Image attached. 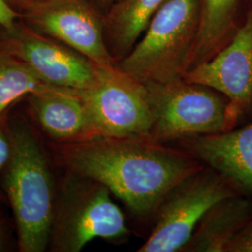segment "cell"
<instances>
[{
    "label": "cell",
    "instance_id": "obj_1",
    "mask_svg": "<svg viewBox=\"0 0 252 252\" xmlns=\"http://www.w3.org/2000/svg\"><path fill=\"white\" fill-rule=\"evenodd\" d=\"M47 145L56 166L99 181L138 218L153 217L175 185L205 167L182 148L146 136Z\"/></svg>",
    "mask_w": 252,
    "mask_h": 252
},
{
    "label": "cell",
    "instance_id": "obj_2",
    "mask_svg": "<svg viewBox=\"0 0 252 252\" xmlns=\"http://www.w3.org/2000/svg\"><path fill=\"white\" fill-rule=\"evenodd\" d=\"M13 108L6 120L10 154L2 188L13 214L19 252H43L49 249L58 181L55 163L31 118Z\"/></svg>",
    "mask_w": 252,
    "mask_h": 252
},
{
    "label": "cell",
    "instance_id": "obj_3",
    "mask_svg": "<svg viewBox=\"0 0 252 252\" xmlns=\"http://www.w3.org/2000/svg\"><path fill=\"white\" fill-rule=\"evenodd\" d=\"M57 181L49 249L80 252L96 238L122 241L130 231L112 193L99 181L63 170Z\"/></svg>",
    "mask_w": 252,
    "mask_h": 252
},
{
    "label": "cell",
    "instance_id": "obj_4",
    "mask_svg": "<svg viewBox=\"0 0 252 252\" xmlns=\"http://www.w3.org/2000/svg\"><path fill=\"white\" fill-rule=\"evenodd\" d=\"M200 0H167L116 65L144 83L183 79L198 34Z\"/></svg>",
    "mask_w": 252,
    "mask_h": 252
},
{
    "label": "cell",
    "instance_id": "obj_5",
    "mask_svg": "<svg viewBox=\"0 0 252 252\" xmlns=\"http://www.w3.org/2000/svg\"><path fill=\"white\" fill-rule=\"evenodd\" d=\"M145 84L153 117L149 138L166 144L229 131V100L220 92L184 79Z\"/></svg>",
    "mask_w": 252,
    "mask_h": 252
},
{
    "label": "cell",
    "instance_id": "obj_6",
    "mask_svg": "<svg viewBox=\"0 0 252 252\" xmlns=\"http://www.w3.org/2000/svg\"><path fill=\"white\" fill-rule=\"evenodd\" d=\"M237 194L208 166L185 178L157 207L153 230L137 252H180L207 210L221 199Z\"/></svg>",
    "mask_w": 252,
    "mask_h": 252
},
{
    "label": "cell",
    "instance_id": "obj_7",
    "mask_svg": "<svg viewBox=\"0 0 252 252\" xmlns=\"http://www.w3.org/2000/svg\"><path fill=\"white\" fill-rule=\"evenodd\" d=\"M98 136H146L153 125L148 87L117 65L100 66L93 85L78 91Z\"/></svg>",
    "mask_w": 252,
    "mask_h": 252
},
{
    "label": "cell",
    "instance_id": "obj_8",
    "mask_svg": "<svg viewBox=\"0 0 252 252\" xmlns=\"http://www.w3.org/2000/svg\"><path fill=\"white\" fill-rule=\"evenodd\" d=\"M21 21L83 54L100 66L115 65L104 37V14L91 0H37L19 9Z\"/></svg>",
    "mask_w": 252,
    "mask_h": 252
},
{
    "label": "cell",
    "instance_id": "obj_9",
    "mask_svg": "<svg viewBox=\"0 0 252 252\" xmlns=\"http://www.w3.org/2000/svg\"><path fill=\"white\" fill-rule=\"evenodd\" d=\"M184 80L206 85L229 100V131L252 120V9L229 43Z\"/></svg>",
    "mask_w": 252,
    "mask_h": 252
},
{
    "label": "cell",
    "instance_id": "obj_10",
    "mask_svg": "<svg viewBox=\"0 0 252 252\" xmlns=\"http://www.w3.org/2000/svg\"><path fill=\"white\" fill-rule=\"evenodd\" d=\"M0 36L48 85L82 91L94 82L97 64L72 48L34 31L21 20L11 32L0 31Z\"/></svg>",
    "mask_w": 252,
    "mask_h": 252
},
{
    "label": "cell",
    "instance_id": "obj_11",
    "mask_svg": "<svg viewBox=\"0 0 252 252\" xmlns=\"http://www.w3.org/2000/svg\"><path fill=\"white\" fill-rule=\"evenodd\" d=\"M178 142L205 166L219 173L238 194L252 201V120L224 133Z\"/></svg>",
    "mask_w": 252,
    "mask_h": 252
},
{
    "label": "cell",
    "instance_id": "obj_12",
    "mask_svg": "<svg viewBox=\"0 0 252 252\" xmlns=\"http://www.w3.org/2000/svg\"><path fill=\"white\" fill-rule=\"evenodd\" d=\"M24 100L28 116L51 142H77L98 136L78 91L47 86Z\"/></svg>",
    "mask_w": 252,
    "mask_h": 252
},
{
    "label": "cell",
    "instance_id": "obj_13",
    "mask_svg": "<svg viewBox=\"0 0 252 252\" xmlns=\"http://www.w3.org/2000/svg\"><path fill=\"white\" fill-rule=\"evenodd\" d=\"M252 217V200L239 194L221 199L207 210L180 252H226Z\"/></svg>",
    "mask_w": 252,
    "mask_h": 252
},
{
    "label": "cell",
    "instance_id": "obj_14",
    "mask_svg": "<svg viewBox=\"0 0 252 252\" xmlns=\"http://www.w3.org/2000/svg\"><path fill=\"white\" fill-rule=\"evenodd\" d=\"M242 2L243 0H200L198 34L188 71L210 60L233 38L243 22L239 17Z\"/></svg>",
    "mask_w": 252,
    "mask_h": 252
},
{
    "label": "cell",
    "instance_id": "obj_15",
    "mask_svg": "<svg viewBox=\"0 0 252 252\" xmlns=\"http://www.w3.org/2000/svg\"><path fill=\"white\" fill-rule=\"evenodd\" d=\"M167 0H122L103 16L104 37L116 63L129 54Z\"/></svg>",
    "mask_w": 252,
    "mask_h": 252
},
{
    "label": "cell",
    "instance_id": "obj_16",
    "mask_svg": "<svg viewBox=\"0 0 252 252\" xmlns=\"http://www.w3.org/2000/svg\"><path fill=\"white\" fill-rule=\"evenodd\" d=\"M47 86L33 69L13 54L0 36V116L29 94Z\"/></svg>",
    "mask_w": 252,
    "mask_h": 252
},
{
    "label": "cell",
    "instance_id": "obj_17",
    "mask_svg": "<svg viewBox=\"0 0 252 252\" xmlns=\"http://www.w3.org/2000/svg\"><path fill=\"white\" fill-rule=\"evenodd\" d=\"M8 113L9 111L6 114L0 116V202L2 203H7V198L2 188V175L9 161L10 154V142L6 126Z\"/></svg>",
    "mask_w": 252,
    "mask_h": 252
},
{
    "label": "cell",
    "instance_id": "obj_18",
    "mask_svg": "<svg viewBox=\"0 0 252 252\" xmlns=\"http://www.w3.org/2000/svg\"><path fill=\"white\" fill-rule=\"evenodd\" d=\"M21 20V13L9 0H0V31L11 32Z\"/></svg>",
    "mask_w": 252,
    "mask_h": 252
},
{
    "label": "cell",
    "instance_id": "obj_19",
    "mask_svg": "<svg viewBox=\"0 0 252 252\" xmlns=\"http://www.w3.org/2000/svg\"><path fill=\"white\" fill-rule=\"evenodd\" d=\"M226 252H252V217L234 236Z\"/></svg>",
    "mask_w": 252,
    "mask_h": 252
},
{
    "label": "cell",
    "instance_id": "obj_20",
    "mask_svg": "<svg viewBox=\"0 0 252 252\" xmlns=\"http://www.w3.org/2000/svg\"><path fill=\"white\" fill-rule=\"evenodd\" d=\"M9 248V236L7 227L2 219H0V252H7Z\"/></svg>",
    "mask_w": 252,
    "mask_h": 252
},
{
    "label": "cell",
    "instance_id": "obj_21",
    "mask_svg": "<svg viewBox=\"0 0 252 252\" xmlns=\"http://www.w3.org/2000/svg\"><path fill=\"white\" fill-rule=\"evenodd\" d=\"M98 9L101 10L103 14H105L108 9L112 8L122 0H91Z\"/></svg>",
    "mask_w": 252,
    "mask_h": 252
},
{
    "label": "cell",
    "instance_id": "obj_22",
    "mask_svg": "<svg viewBox=\"0 0 252 252\" xmlns=\"http://www.w3.org/2000/svg\"><path fill=\"white\" fill-rule=\"evenodd\" d=\"M10 3L16 8V9H20L22 7L26 6L27 4H30V3H33L35 1L37 0H9Z\"/></svg>",
    "mask_w": 252,
    "mask_h": 252
}]
</instances>
